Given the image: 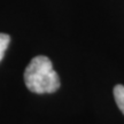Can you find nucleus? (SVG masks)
<instances>
[{
    "instance_id": "f257e3e1",
    "label": "nucleus",
    "mask_w": 124,
    "mask_h": 124,
    "mask_svg": "<svg viewBox=\"0 0 124 124\" xmlns=\"http://www.w3.org/2000/svg\"><path fill=\"white\" fill-rule=\"evenodd\" d=\"M24 82L31 92L37 94L53 93L60 87V78L47 56L33 58L24 71Z\"/></svg>"
},
{
    "instance_id": "f03ea898",
    "label": "nucleus",
    "mask_w": 124,
    "mask_h": 124,
    "mask_svg": "<svg viewBox=\"0 0 124 124\" xmlns=\"http://www.w3.org/2000/svg\"><path fill=\"white\" fill-rule=\"evenodd\" d=\"M114 98L120 108V110L124 114V86L123 85H116L114 87Z\"/></svg>"
},
{
    "instance_id": "7ed1b4c3",
    "label": "nucleus",
    "mask_w": 124,
    "mask_h": 124,
    "mask_svg": "<svg viewBox=\"0 0 124 124\" xmlns=\"http://www.w3.org/2000/svg\"><path fill=\"white\" fill-rule=\"evenodd\" d=\"M10 43V37L6 33H0V62L4 59L5 52Z\"/></svg>"
}]
</instances>
